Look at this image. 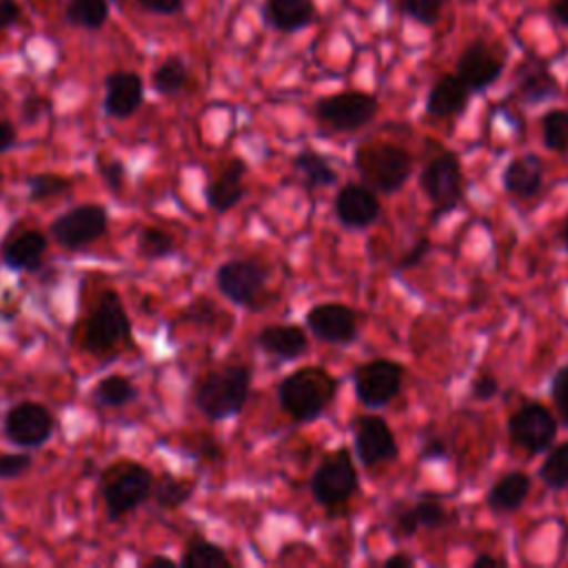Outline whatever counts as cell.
Returning <instances> with one entry per match:
<instances>
[{"mask_svg": "<svg viewBox=\"0 0 568 568\" xmlns=\"http://www.w3.org/2000/svg\"><path fill=\"white\" fill-rule=\"evenodd\" d=\"M75 342L95 357L118 355L124 346H133V326L115 288H102L91 308L75 328Z\"/></svg>", "mask_w": 568, "mask_h": 568, "instance_id": "obj_1", "label": "cell"}, {"mask_svg": "<svg viewBox=\"0 0 568 568\" xmlns=\"http://www.w3.org/2000/svg\"><path fill=\"white\" fill-rule=\"evenodd\" d=\"M251 382L253 373L248 364L235 362L211 368L195 382L193 404L211 422L231 419L246 406Z\"/></svg>", "mask_w": 568, "mask_h": 568, "instance_id": "obj_2", "label": "cell"}, {"mask_svg": "<svg viewBox=\"0 0 568 568\" xmlns=\"http://www.w3.org/2000/svg\"><path fill=\"white\" fill-rule=\"evenodd\" d=\"M153 477L155 473L133 457H118L102 468L98 488L106 519L118 524L146 504L151 499Z\"/></svg>", "mask_w": 568, "mask_h": 568, "instance_id": "obj_3", "label": "cell"}, {"mask_svg": "<svg viewBox=\"0 0 568 568\" xmlns=\"http://www.w3.org/2000/svg\"><path fill=\"white\" fill-rule=\"evenodd\" d=\"M339 382L322 366H302L288 373L277 386L282 410L297 424L315 422L335 399Z\"/></svg>", "mask_w": 568, "mask_h": 568, "instance_id": "obj_4", "label": "cell"}, {"mask_svg": "<svg viewBox=\"0 0 568 568\" xmlns=\"http://www.w3.org/2000/svg\"><path fill=\"white\" fill-rule=\"evenodd\" d=\"M355 169L373 191H399L413 171L410 153L393 142H366L355 151Z\"/></svg>", "mask_w": 568, "mask_h": 568, "instance_id": "obj_5", "label": "cell"}, {"mask_svg": "<svg viewBox=\"0 0 568 568\" xmlns=\"http://www.w3.org/2000/svg\"><path fill=\"white\" fill-rule=\"evenodd\" d=\"M357 486H359L357 468L346 446H339L328 455H324L311 477L313 499L320 506H324L326 513L331 515L342 513L346 508V504L357 493Z\"/></svg>", "mask_w": 568, "mask_h": 568, "instance_id": "obj_6", "label": "cell"}, {"mask_svg": "<svg viewBox=\"0 0 568 568\" xmlns=\"http://www.w3.org/2000/svg\"><path fill=\"white\" fill-rule=\"evenodd\" d=\"M419 189L430 202L433 220L450 213L464 197V171L459 155L448 149L433 153L419 173Z\"/></svg>", "mask_w": 568, "mask_h": 568, "instance_id": "obj_7", "label": "cell"}, {"mask_svg": "<svg viewBox=\"0 0 568 568\" xmlns=\"http://www.w3.org/2000/svg\"><path fill=\"white\" fill-rule=\"evenodd\" d=\"M271 271L251 257H233L217 266L215 286L235 306L257 311L268 297Z\"/></svg>", "mask_w": 568, "mask_h": 568, "instance_id": "obj_8", "label": "cell"}, {"mask_svg": "<svg viewBox=\"0 0 568 568\" xmlns=\"http://www.w3.org/2000/svg\"><path fill=\"white\" fill-rule=\"evenodd\" d=\"M109 233V211L98 202H82L60 213L49 224V235L64 251L78 253Z\"/></svg>", "mask_w": 568, "mask_h": 568, "instance_id": "obj_9", "label": "cell"}, {"mask_svg": "<svg viewBox=\"0 0 568 568\" xmlns=\"http://www.w3.org/2000/svg\"><path fill=\"white\" fill-rule=\"evenodd\" d=\"M377 109H379V102L373 93L351 89V91L322 95L315 102L313 113L331 131L351 133V131L364 129L377 115Z\"/></svg>", "mask_w": 568, "mask_h": 568, "instance_id": "obj_10", "label": "cell"}, {"mask_svg": "<svg viewBox=\"0 0 568 568\" xmlns=\"http://www.w3.org/2000/svg\"><path fill=\"white\" fill-rule=\"evenodd\" d=\"M55 433L53 413L36 399H22L7 408L2 419V435L18 448H40Z\"/></svg>", "mask_w": 568, "mask_h": 568, "instance_id": "obj_11", "label": "cell"}, {"mask_svg": "<svg viewBox=\"0 0 568 568\" xmlns=\"http://www.w3.org/2000/svg\"><path fill=\"white\" fill-rule=\"evenodd\" d=\"M559 422L541 402H526L508 417V439L515 448L539 455L548 450L557 437Z\"/></svg>", "mask_w": 568, "mask_h": 568, "instance_id": "obj_12", "label": "cell"}, {"mask_svg": "<svg viewBox=\"0 0 568 568\" xmlns=\"http://www.w3.org/2000/svg\"><path fill=\"white\" fill-rule=\"evenodd\" d=\"M404 384V366L393 359H371L353 371V388L359 404L366 408H382L390 404Z\"/></svg>", "mask_w": 568, "mask_h": 568, "instance_id": "obj_13", "label": "cell"}, {"mask_svg": "<svg viewBox=\"0 0 568 568\" xmlns=\"http://www.w3.org/2000/svg\"><path fill=\"white\" fill-rule=\"evenodd\" d=\"M504 67H506L504 53L495 49L488 40L475 38L459 53L455 73L468 87L470 93H481L501 78Z\"/></svg>", "mask_w": 568, "mask_h": 568, "instance_id": "obj_14", "label": "cell"}, {"mask_svg": "<svg viewBox=\"0 0 568 568\" xmlns=\"http://www.w3.org/2000/svg\"><path fill=\"white\" fill-rule=\"evenodd\" d=\"M353 444L366 468L393 462L399 455L395 433L379 415H359L353 419Z\"/></svg>", "mask_w": 568, "mask_h": 568, "instance_id": "obj_15", "label": "cell"}, {"mask_svg": "<svg viewBox=\"0 0 568 568\" xmlns=\"http://www.w3.org/2000/svg\"><path fill=\"white\" fill-rule=\"evenodd\" d=\"M304 324L313 337L328 344H351L357 337V315L339 302H322L306 311Z\"/></svg>", "mask_w": 568, "mask_h": 568, "instance_id": "obj_16", "label": "cell"}, {"mask_svg": "<svg viewBox=\"0 0 568 568\" xmlns=\"http://www.w3.org/2000/svg\"><path fill=\"white\" fill-rule=\"evenodd\" d=\"M49 237L38 229L9 231L0 242V262L16 273H36L47 255Z\"/></svg>", "mask_w": 568, "mask_h": 568, "instance_id": "obj_17", "label": "cell"}, {"mask_svg": "<svg viewBox=\"0 0 568 568\" xmlns=\"http://www.w3.org/2000/svg\"><path fill=\"white\" fill-rule=\"evenodd\" d=\"M379 197L366 184L348 182L335 195V215L346 229H368L379 220Z\"/></svg>", "mask_w": 568, "mask_h": 568, "instance_id": "obj_18", "label": "cell"}, {"mask_svg": "<svg viewBox=\"0 0 568 568\" xmlns=\"http://www.w3.org/2000/svg\"><path fill=\"white\" fill-rule=\"evenodd\" d=\"M246 173H248L246 160L240 155L231 158L215 173V178H211L209 184L204 186V200L209 209L215 213H226L235 209L246 195V182H244Z\"/></svg>", "mask_w": 568, "mask_h": 568, "instance_id": "obj_19", "label": "cell"}, {"mask_svg": "<svg viewBox=\"0 0 568 568\" xmlns=\"http://www.w3.org/2000/svg\"><path fill=\"white\" fill-rule=\"evenodd\" d=\"M515 89H517L519 100L528 106L548 102V100L557 98L561 91L559 80L550 71L548 62L537 55H528L521 60V64L517 67V73H515Z\"/></svg>", "mask_w": 568, "mask_h": 568, "instance_id": "obj_20", "label": "cell"}, {"mask_svg": "<svg viewBox=\"0 0 568 568\" xmlns=\"http://www.w3.org/2000/svg\"><path fill=\"white\" fill-rule=\"evenodd\" d=\"M450 521V513L442 504L437 495H424L417 504L402 508L397 515H393L390 524V537L393 539H410L419 528L437 530L444 528Z\"/></svg>", "mask_w": 568, "mask_h": 568, "instance_id": "obj_21", "label": "cell"}, {"mask_svg": "<svg viewBox=\"0 0 568 568\" xmlns=\"http://www.w3.org/2000/svg\"><path fill=\"white\" fill-rule=\"evenodd\" d=\"M144 102V82L135 71H113L104 78V113L115 120L131 118Z\"/></svg>", "mask_w": 568, "mask_h": 568, "instance_id": "obj_22", "label": "cell"}, {"mask_svg": "<svg viewBox=\"0 0 568 568\" xmlns=\"http://www.w3.org/2000/svg\"><path fill=\"white\" fill-rule=\"evenodd\" d=\"M255 344L271 357L293 362L308 351V335L297 324H268L255 335Z\"/></svg>", "mask_w": 568, "mask_h": 568, "instance_id": "obj_23", "label": "cell"}, {"mask_svg": "<svg viewBox=\"0 0 568 568\" xmlns=\"http://www.w3.org/2000/svg\"><path fill=\"white\" fill-rule=\"evenodd\" d=\"M468 87L459 80L457 73H444L439 75L426 95V113L430 118H455L466 111L468 100H470Z\"/></svg>", "mask_w": 568, "mask_h": 568, "instance_id": "obj_24", "label": "cell"}, {"mask_svg": "<svg viewBox=\"0 0 568 568\" xmlns=\"http://www.w3.org/2000/svg\"><path fill=\"white\" fill-rule=\"evenodd\" d=\"M317 16L315 0H264L262 20L280 33H297Z\"/></svg>", "mask_w": 568, "mask_h": 568, "instance_id": "obj_25", "label": "cell"}, {"mask_svg": "<svg viewBox=\"0 0 568 568\" xmlns=\"http://www.w3.org/2000/svg\"><path fill=\"white\" fill-rule=\"evenodd\" d=\"M501 186L515 197H535L544 186L541 158L535 153L515 155L501 173Z\"/></svg>", "mask_w": 568, "mask_h": 568, "instance_id": "obj_26", "label": "cell"}, {"mask_svg": "<svg viewBox=\"0 0 568 568\" xmlns=\"http://www.w3.org/2000/svg\"><path fill=\"white\" fill-rule=\"evenodd\" d=\"M530 475L524 470H510L504 473L486 493V506L497 515L515 513L524 506L528 493H530Z\"/></svg>", "mask_w": 568, "mask_h": 568, "instance_id": "obj_27", "label": "cell"}, {"mask_svg": "<svg viewBox=\"0 0 568 568\" xmlns=\"http://www.w3.org/2000/svg\"><path fill=\"white\" fill-rule=\"evenodd\" d=\"M197 488V479L191 475H175V473H160L153 477V488H151V501L160 510H178L184 504L191 501L193 493Z\"/></svg>", "mask_w": 568, "mask_h": 568, "instance_id": "obj_28", "label": "cell"}, {"mask_svg": "<svg viewBox=\"0 0 568 568\" xmlns=\"http://www.w3.org/2000/svg\"><path fill=\"white\" fill-rule=\"evenodd\" d=\"M293 169L295 173L300 175L302 184L308 189V191H315V189H326V186H333L337 182V171L333 169L331 160L313 149H306V151H300L293 155Z\"/></svg>", "mask_w": 568, "mask_h": 568, "instance_id": "obj_29", "label": "cell"}, {"mask_svg": "<svg viewBox=\"0 0 568 568\" xmlns=\"http://www.w3.org/2000/svg\"><path fill=\"white\" fill-rule=\"evenodd\" d=\"M178 564L182 568H231L233 566L226 550L220 544L202 537L200 532H193L186 539Z\"/></svg>", "mask_w": 568, "mask_h": 568, "instance_id": "obj_30", "label": "cell"}, {"mask_svg": "<svg viewBox=\"0 0 568 568\" xmlns=\"http://www.w3.org/2000/svg\"><path fill=\"white\" fill-rule=\"evenodd\" d=\"M140 395V388L133 384L131 377L122 373H111L100 377L91 388L93 404L102 408H120L131 402H135Z\"/></svg>", "mask_w": 568, "mask_h": 568, "instance_id": "obj_31", "label": "cell"}, {"mask_svg": "<svg viewBox=\"0 0 568 568\" xmlns=\"http://www.w3.org/2000/svg\"><path fill=\"white\" fill-rule=\"evenodd\" d=\"M175 251H178V242L166 229L153 226V224L140 226L138 242H135L138 257L146 260V262H158V260H166V257L175 255Z\"/></svg>", "mask_w": 568, "mask_h": 568, "instance_id": "obj_32", "label": "cell"}, {"mask_svg": "<svg viewBox=\"0 0 568 568\" xmlns=\"http://www.w3.org/2000/svg\"><path fill=\"white\" fill-rule=\"evenodd\" d=\"M189 84V67L180 55H169L151 73V87L160 95H178Z\"/></svg>", "mask_w": 568, "mask_h": 568, "instance_id": "obj_33", "label": "cell"}, {"mask_svg": "<svg viewBox=\"0 0 568 568\" xmlns=\"http://www.w3.org/2000/svg\"><path fill=\"white\" fill-rule=\"evenodd\" d=\"M73 189V178L55 171H42L27 178V200L47 202L60 197Z\"/></svg>", "mask_w": 568, "mask_h": 568, "instance_id": "obj_34", "label": "cell"}, {"mask_svg": "<svg viewBox=\"0 0 568 568\" xmlns=\"http://www.w3.org/2000/svg\"><path fill=\"white\" fill-rule=\"evenodd\" d=\"M541 142L555 153H568V111L548 109L541 120Z\"/></svg>", "mask_w": 568, "mask_h": 568, "instance_id": "obj_35", "label": "cell"}, {"mask_svg": "<svg viewBox=\"0 0 568 568\" xmlns=\"http://www.w3.org/2000/svg\"><path fill=\"white\" fill-rule=\"evenodd\" d=\"M109 18L106 0H69L67 20L82 29H100Z\"/></svg>", "mask_w": 568, "mask_h": 568, "instance_id": "obj_36", "label": "cell"}, {"mask_svg": "<svg viewBox=\"0 0 568 568\" xmlns=\"http://www.w3.org/2000/svg\"><path fill=\"white\" fill-rule=\"evenodd\" d=\"M539 479L548 488H568V442L557 444L539 466Z\"/></svg>", "mask_w": 568, "mask_h": 568, "instance_id": "obj_37", "label": "cell"}, {"mask_svg": "<svg viewBox=\"0 0 568 568\" xmlns=\"http://www.w3.org/2000/svg\"><path fill=\"white\" fill-rule=\"evenodd\" d=\"M95 171H98L102 184L106 186V191L111 195L120 197L124 186H126V166H124V162L120 158L98 153L95 155Z\"/></svg>", "mask_w": 568, "mask_h": 568, "instance_id": "obj_38", "label": "cell"}, {"mask_svg": "<svg viewBox=\"0 0 568 568\" xmlns=\"http://www.w3.org/2000/svg\"><path fill=\"white\" fill-rule=\"evenodd\" d=\"M397 2L404 16H408L410 20L424 27H433L439 20L442 9L446 4V0H397Z\"/></svg>", "mask_w": 568, "mask_h": 568, "instance_id": "obj_39", "label": "cell"}, {"mask_svg": "<svg viewBox=\"0 0 568 568\" xmlns=\"http://www.w3.org/2000/svg\"><path fill=\"white\" fill-rule=\"evenodd\" d=\"M220 315H222V311L215 306L213 300H209V297H197V300H193V302L182 311L180 317H182V322H193V324L213 326Z\"/></svg>", "mask_w": 568, "mask_h": 568, "instance_id": "obj_40", "label": "cell"}, {"mask_svg": "<svg viewBox=\"0 0 568 568\" xmlns=\"http://www.w3.org/2000/svg\"><path fill=\"white\" fill-rule=\"evenodd\" d=\"M33 466V457L29 453L16 450V453H0V481L18 479L27 475Z\"/></svg>", "mask_w": 568, "mask_h": 568, "instance_id": "obj_41", "label": "cell"}, {"mask_svg": "<svg viewBox=\"0 0 568 568\" xmlns=\"http://www.w3.org/2000/svg\"><path fill=\"white\" fill-rule=\"evenodd\" d=\"M550 395L559 413V422L568 428V364L561 366L550 384Z\"/></svg>", "mask_w": 568, "mask_h": 568, "instance_id": "obj_42", "label": "cell"}, {"mask_svg": "<svg viewBox=\"0 0 568 568\" xmlns=\"http://www.w3.org/2000/svg\"><path fill=\"white\" fill-rule=\"evenodd\" d=\"M499 393V382L490 371H479L470 382V395L477 402H488Z\"/></svg>", "mask_w": 568, "mask_h": 568, "instance_id": "obj_43", "label": "cell"}, {"mask_svg": "<svg viewBox=\"0 0 568 568\" xmlns=\"http://www.w3.org/2000/svg\"><path fill=\"white\" fill-rule=\"evenodd\" d=\"M428 251H430V240H428V237H419V240L408 248V253H404V255L395 262V271H413V268H417V266L424 262V257L428 255Z\"/></svg>", "mask_w": 568, "mask_h": 568, "instance_id": "obj_44", "label": "cell"}, {"mask_svg": "<svg viewBox=\"0 0 568 568\" xmlns=\"http://www.w3.org/2000/svg\"><path fill=\"white\" fill-rule=\"evenodd\" d=\"M448 457H450V450H448V444L442 437L426 439L422 450H419L422 462H442V459H448Z\"/></svg>", "mask_w": 568, "mask_h": 568, "instance_id": "obj_45", "label": "cell"}, {"mask_svg": "<svg viewBox=\"0 0 568 568\" xmlns=\"http://www.w3.org/2000/svg\"><path fill=\"white\" fill-rule=\"evenodd\" d=\"M138 4L149 11V13H158V16H173L178 11H182L184 0H138Z\"/></svg>", "mask_w": 568, "mask_h": 568, "instance_id": "obj_46", "label": "cell"}, {"mask_svg": "<svg viewBox=\"0 0 568 568\" xmlns=\"http://www.w3.org/2000/svg\"><path fill=\"white\" fill-rule=\"evenodd\" d=\"M20 4L16 0H0V29H7L20 20Z\"/></svg>", "mask_w": 568, "mask_h": 568, "instance_id": "obj_47", "label": "cell"}, {"mask_svg": "<svg viewBox=\"0 0 568 568\" xmlns=\"http://www.w3.org/2000/svg\"><path fill=\"white\" fill-rule=\"evenodd\" d=\"M16 144H18V131H16L13 122L0 120V153L11 151Z\"/></svg>", "mask_w": 568, "mask_h": 568, "instance_id": "obj_48", "label": "cell"}, {"mask_svg": "<svg viewBox=\"0 0 568 568\" xmlns=\"http://www.w3.org/2000/svg\"><path fill=\"white\" fill-rule=\"evenodd\" d=\"M548 11L557 24L568 29V0H548Z\"/></svg>", "mask_w": 568, "mask_h": 568, "instance_id": "obj_49", "label": "cell"}, {"mask_svg": "<svg viewBox=\"0 0 568 568\" xmlns=\"http://www.w3.org/2000/svg\"><path fill=\"white\" fill-rule=\"evenodd\" d=\"M44 109H47V102H42L38 95H31V98L24 100V104H22L24 120H36Z\"/></svg>", "mask_w": 568, "mask_h": 568, "instance_id": "obj_50", "label": "cell"}, {"mask_svg": "<svg viewBox=\"0 0 568 568\" xmlns=\"http://www.w3.org/2000/svg\"><path fill=\"white\" fill-rule=\"evenodd\" d=\"M413 566H415V559L404 550H397L384 559V568H413Z\"/></svg>", "mask_w": 568, "mask_h": 568, "instance_id": "obj_51", "label": "cell"}, {"mask_svg": "<svg viewBox=\"0 0 568 568\" xmlns=\"http://www.w3.org/2000/svg\"><path fill=\"white\" fill-rule=\"evenodd\" d=\"M506 559H499V557H493L490 552H479L473 561H470V568H499L504 566Z\"/></svg>", "mask_w": 568, "mask_h": 568, "instance_id": "obj_52", "label": "cell"}, {"mask_svg": "<svg viewBox=\"0 0 568 568\" xmlns=\"http://www.w3.org/2000/svg\"><path fill=\"white\" fill-rule=\"evenodd\" d=\"M142 564H144V566H160V564H169V566H175L178 561H175L173 557H166V555H153V557L144 559Z\"/></svg>", "mask_w": 568, "mask_h": 568, "instance_id": "obj_53", "label": "cell"}, {"mask_svg": "<svg viewBox=\"0 0 568 568\" xmlns=\"http://www.w3.org/2000/svg\"><path fill=\"white\" fill-rule=\"evenodd\" d=\"M561 240H564V246L568 251V215H566V222H564V229H561Z\"/></svg>", "mask_w": 568, "mask_h": 568, "instance_id": "obj_54", "label": "cell"}, {"mask_svg": "<svg viewBox=\"0 0 568 568\" xmlns=\"http://www.w3.org/2000/svg\"><path fill=\"white\" fill-rule=\"evenodd\" d=\"M0 197H2V189H0Z\"/></svg>", "mask_w": 568, "mask_h": 568, "instance_id": "obj_55", "label": "cell"}]
</instances>
